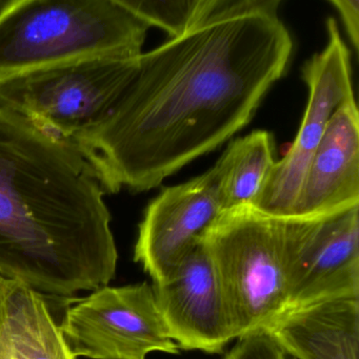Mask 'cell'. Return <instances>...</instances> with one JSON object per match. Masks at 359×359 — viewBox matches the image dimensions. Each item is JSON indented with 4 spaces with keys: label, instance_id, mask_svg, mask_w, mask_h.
Masks as SVG:
<instances>
[{
    "label": "cell",
    "instance_id": "1",
    "mask_svg": "<svg viewBox=\"0 0 359 359\" xmlns=\"http://www.w3.org/2000/svg\"><path fill=\"white\" fill-rule=\"evenodd\" d=\"M284 0H204L189 27L143 52L103 120L72 142L105 194L158 187L244 128L294 48Z\"/></svg>",
    "mask_w": 359,
    "mask_h": 359
},
{
    "label": "cell",
    "instance_id": "2",
    "mask_svg": "<svg viewBox=\"0 0 359 359\" xmlns=\"http://www.w3.org/2000/svg\"><path fill=\"white\" fill-rule=\"evenodd\" d=\"M105 194L75 147L0 109V276L56 297L109 285L118 253Z\"/></svg>",
    "mask_w": 359,
    "mask_h": 359
},
{
    "label": "cell",
    "instance_id": "3",
    "mask_svg": "<svg viewBox=\"0 0 359 359\" xmlns=\"http://www.w3.org/2000/svg\"><path fill=\"white\" fill-rule=\"evenodd\" d=\"M149 29L111 0H4L0 79L80 59L137 58Z\"/></svg>",
    "mask_w": 359,
    "mask_h": 359
},
{
    "label": "cell",
    "instance_id": "4",
    "mask_svg": "<svg viewBox=\"0 0 359 359\" xmlns=\"http://www.w3.org/2000/svg\"><path fill=\"white\" fill-rule=\"evenodd\" d=\"M303 222L247 205L223 211L202 234L236 339L267 329L287 309L289 268Z\"/></svg>",
    "mask_w": 359,
    "mask_h": 359
},
{
    "label": "cell",
    "instance_id": "5",
    "mask_svg": "<svg viewBox=\"0 0 359 359\" xmlns=\"http://www.w3.org/2000/svg\"><path fill=\"white\" fill-rule=\"evenodd\" d=\"M138 57L80 59L2 78L0 109L72 144L109 113L132 78Z\"/></svg>",
    "mask_w": 359,
    "mask_h": 359
},
{
    "label": "cell",
    "instance_id": "6",
    "mask_svg": "<svg viewBox=\"0 0 359 359\" xmlns=\"http://www.w3.org/2000/svg\"><path fill=\"white\" fill-rule=\"evenodd\" d=\"M61 334L75 358L145 359L149 354L177 355L147 282L103 286L65 309Z\"/></svg>",
    "mask_w": 359,
    "mask_h": 359
},
{
    "label": "cell",
    "instance_id": "7",
    "mask_svg": "<svg viewBox=\"0 0 359 359\" xmlns=\"http://www.w3.org/2000/svg\"><path fill=\"white\" fill-rule=\"evenodd\" d=\"M328 42L306 61L301 77L309 90L303 121L286 155L274 164L270 178L253 207L278 215H290L314 151L337 107L354 96L351 54L337 19L327 21Z\"/></svg>",
    "mask_w": 359,
    "mask_h": 359
},
{
    "label": "cell",
    "instance_id": "8",
    "mask_svg": "<svg viewBox=\"0 0 359 359\" xmlns=\"http://www.w3.org/2000/svg\"><path fill=\"white\" fill-rule=\"evenodd\" d=\"M223 211L215 165L196 178L164 188L139 224L134 261L153 284L167 280Z\"/></svg>",
    "mask_w": 359,
    "mask_h": 359
},
{
    "label": "cell",
    "instance_id": "9",
    "mask_svg": "<svg viewBox=\"0 0 359 359\" xmlns=\"http://www.w3.org/2000/svg\"><path fill=\"white\" fill-rule=\"evenodd\" d=\"M337 299H359V204L305 217L289 268L287 309Z\"/></svg>",
    "mask_w": 359,
    "mask_h": 359
},
{
    "label": "cell",
    "instance_id": "10",
    "mask_svg": "<svg viewBox=\"0 0 359 359\" xmlns=\"http://www.w3.org/2000/svg\"><path fill=\"white\" fill-rule=\"evenodd\" d=\"M152 286L179 350L221 353L236 339L229 307L202 238L167 280Z\"/></svg>",
    "mask_w": 359,
    "mask_h": 359
},
{
    "label": "cell",
    "instance_id": "11",
    "mask_svg": "<svg viewBox=\"0 0 359 359\" xmlns=\"http://www.w3.org/2000/svg\"><path fill=\"white\" fill-rule=\"evenodd\" d=\"M359 204V113L355 95L331 117L290 215L322 217Z\"/></svg>",
    "mask_w": 359,
    "mask_h": 359
},
{
    "label": "cell",
    "instance_id": "12",
    "mask_svg": "<svg viewBox=\"0 0 359 359\" xmlns=\"http://www.w3.org/2000/svg\"><path fill=\"white\" fill-rule=\"evenodd\" d=\"M266 330L294 359H359V299L290 308Z\"/></svg>",
    "mask_w": 359,
    "mask_h": 359
},
{
    "label": "cell",
    "instance_id": "13",
    "mask_svg": "<svg viewBox=\"0 0 359 359\" xmlns=\"http://www.w3.org/2000/svg\"><path fill=\"white\" fill-rule=\"evenodd\" d=\"M44 294L0 276V332L12 359H76Z\"/></svg>",
    "mask_w": 359,
    "mask_h": 359
},
{
    "label": "cell",
    "instance_id": "14",
    "mask_svg": "<svg viewBox=\"0 0 359 359\" xmlns=\"http://www.w3.org/2000/svg\"><path fill=\"white\" fill-rule=\"evenodd\" d=\"M275 162L273 137L266 130H255L230 143L215 164L223 210L253 206Z\"/></svg>",
    "mask_w": 359,
    "mask_h": 359
},
{
    "label": "cell",
    "instance_id": "15",
    "mask_svg": "<svg viewBox=\"0 0 359 359\" xmlns=\"http://www.w3.org/2000/svg\"><path fill=\"white\" fill-rule=\"evenodd\" d=\"M149 27L168 37L183 33L195 18L204 0H111Z\"/></svg>",
    "mask_w": 359,
    "mask_h": 359
},
{
    "label": "cell",
    "instance_id": "16",
    "mask_svg": "<svg viewBox=\"0 0 359 359\" xmlns=\"http://www.w3.org/2000/svg\"><path fill=\"white\" fill-rule=\"evenodd\" d=\"M287 354L266 329L238 337L223 359H286Z\"/></svg>",
    "mask_w": 359,
    "mask_h": 359
},
{
    "label": "cell",
    "instance_id": "17",
    "mask_svg": "<svg viewBox=\"0 0 359 359\" xmlns=\"http://www.w3.org/2000/svg\"><path fill=\"white\" fill-rule=\"evenodd\" d=\"M341 15L348 38L358 52L359 48V0H328Z\"/></svg>",
    "mask_w": 359,
    "mask_h": 359
},
{
    "label": "cell",
    "instance_id": "18",
    "mask_svg": "<svg viewBox=\"0 0 359 359\" xmlns=\"http://www.w3.org/2000/svg\"><path fill=\"white\" fill-rule=\"evenodd\" d=\"M0 359H12L8 351V345L0 332Z\"/></svg>",
    "mask_w": 359,
    "mask_h": 359
},
{
    "label": "cell",
    "instance_id": "19",
    "mask_svg": "<svg viewBox=\"0 0 359 359\" xmlns=\"http://www.w3.org/2000/svg\"><path fill=\"white\" fill-rule=\"evenodd\" d=\"M2 1H4V0H0V4H2Z\"/></svg>",
    "mask_w": 359,
    "mask_h": 359
},
{
    "label": "cell",
    "instance_id": "20",
    "mask_svg": "<svg viewBox=\"0 0 359 359\" xmlns=\"http://www.w3.org/2000/svg\"><path fill=\"white\" fill-rule=\"evenodd\" d=\"M76 359H78V358H76Z\"/></svg>",
    "mask_w": 359,
    "mask_h": 359
}]
</instances>
